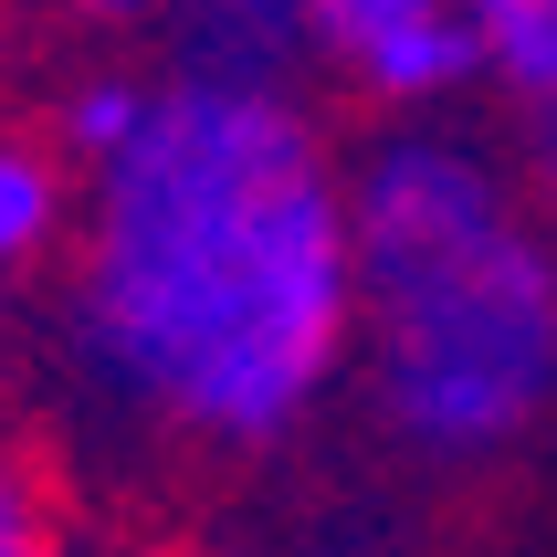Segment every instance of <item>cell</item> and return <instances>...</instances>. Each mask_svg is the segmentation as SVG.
Instances as JSON below:
<instances>
[{
	"label": "cell",
	"instance_id": "obj_2",
	"mask_svg": "<svg viewBox=\"0 0 557 557\" xmlns=\"http://www.w3.org/2000/svg\"><path fill=\"white\" fill-rule=\"evenodd\" d=\"M369 421L432 473H484L557 421V200L484 137L389 116L347 158Z\"/></svg>",
	"mask_w": 557,
	"mask_h": 557
},
{
	"label": "cell",
	"instance_id": "obj_6",
	"mask_svg": "<svg viewBox=\"0 0 557 557\" xmlns=\"http://www.w3.org/2000/svg\"><path fill=\"white\" fill-rule=\"evenodd\" d=\"M473 85L516 106L527 126H557V0H463Z\"/></svg>",
	"mask_w": 557,
	"mask_h": 557
},
{
	"label": "cell",
	"instance_id": "obj_4",
	"mask_svg": "<svg viewBox=\"0 0 557 557\" xmlns=\"http://www.w3.org/2000/svg\"><path fill=\"white\" fill-rule=\"evenodd\" d=\"M169 63L180 74H221V85H306V22L295 0H169Z\"/></svg>",
	"mask_w": 557,
	"mask_h": 557
},
{
	"label": "cell",
	"instance_id": "obj_7",
	"mask_svg": "<svg viewBox=\"0 0 557 557\" xmlns=\"http://www.w3.org/2000/svg\"><path fill=\"white\" fill-rule=\"evenodd\" d=\"M0 557H63V516L53 495L32 484V463L0 453Z\"/></svg>",
	"mask_w": 557,
	"mask_h": 557
},
{
	"label": "cell",
	"instance_id": "obj_1",
	"mask_svg": "<svg viewBox=\"0 0 557 557\" xmlns=\"http://www.w3.org/2000/svg\"><path fill=\"white\" fill-rule=\"evenodd\" d=\"M63 326L95 400L189 453H274L358 347L347 158L306 85L148 63V106L74 169Z\"/></svg>",
	"mask_w": 557,
	"mask_h": 557
},
{
	"label": "cell",
	"instance_id": "obj_5",
	"mask_svg": "<svg viewBox=\"0 0 557 557\" xmlns=\"http://www.w3.org/2000/svg\"><path fill=\"white\" fill-rule=\"evenodd\" d=\"M74 232V158L53 148V126H11L0 116V295L53 263Z\"/></svg>",
	"mask_w": 557,
	"mask_h": 557
},
{
	"label": "cell",
	"instance_id": "obj_3",
	"mask_svg": "<svg viewBox=\"0 0 557 557\" xmlns=\"http://www.w3.org/2000/svg\"><path fill=\"white\" fill-rule=\"evenodd\" d=\"M295 22L315 74L379 116H442L473 85L463 0H295Z\"/></svg>",
	"mask_w": 557,
	"mask_h": 557
},
{
	"label": "cell",
	"instance_id": "obj_8",
	"mask_svg": "<svg viewBox=\"0 0 557 557\" xmlns=\"http://www.w3.org/2000/svg\"><path fill=\"white\" fill-rule=\"evenodd\" d=\"M63 22H85V32H126V22H158L169 0H53Z\"/></svg>",
	"mask_w": 557,
	"mask_h": 557
},
{
	"label": "cell",
	"instance_id": "obj_9",
	"mask_svg": "<svg viewBox=\"0 0 557 557\" xmlns=\"http://www.w3.org/2000/svg\"><path fill=\"white\" fill-rule=\"evenodd\" d=\"M326 557H358V547H326Z\"/></svg>",
	"mask_w": 557,
	"mask_h": 557
}]
</instances>
